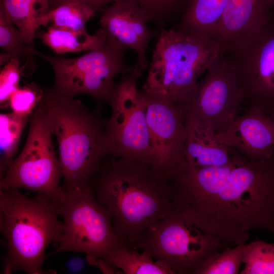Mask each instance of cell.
I'll use <instances>...</instances> for the list:
<instances>
[{
  "instance_id": "cell-28",
  "label": "cell",
  "mask_w": 274,
  "mask_h": 274,
  "mask_svg": "<svg viewBox=\"0 0 274 274\" xmlns=\"http://www.w3.org/2000/svg\"><path fill=\"white\" fill-rule=\"evenodd\" d=\"M160 31L179 13L182 15L187 0H135Z\"/></svg>"
},
{
  "instance_id": "cell-11",
  "label": "cell",
  "mask_w": 274,
  "mask_h": 274,
  "mask_svg": "<svg viewBox=\"0 0 274 274\" xmlns=\"http://www.w3.org/2000/svg\"><path fill=\"white\" fill-rule=\"evenodd\" d=\"M242 104L233 64L226 54L220 52L208 67L204 78L198 82L192 98L179 107L196 113L216 134L239 115Z\"/></svg>"
},
{
  "instance_id": "cell-18",
  "label": "cell",
  "mask_w": 274,
  "mask_h": 274,
  "mask_svg": "<svg viewBox=\"0 0 274 274\" xmlns=\"http://www.w3.org/2000/svg\"><path fill=\"white\" fill-rule=\"evenodd\" d=\"M185 37V33L176 27L159 31L143 90L167 95L180 60Z\"/></svg>"
},
{
  "instance_id": "cell-3",
  "label": "cell",
  "mask_w": 274,
  "mask_h": 274,
  "mask_svg": "<svg viewBox=\"0 0 274 274\" xmlns=\"http://www.w3.org/2000/svg\"><path fill=\"white\" fill-rule=\"evenodd\" d=\"M59 204L44 195L29 198L18 189H0V230L7 246L2 273L17 270L29 274L54 273L44 270L43 265L47 248L50 244L55 247L63 234Z\"/></svg>"
},
{
  "instance_id": "cell-35",
  "label": "cell",
  "mask_w": 274,
  "mask_h": 274,
  "mask_svg": "<svg viewBox=\"0 0 274 274\" xmlns=\"http://www.w3.org/2000/svg\"><path fill=\"white\" fill-rule=\"evenodd\" d=\"M273 14H274V9H273Z\"/></svg>"
},
{
  "instance_id": "cell-15",
  "label": "cell",
  "mask_w": 274,
  "mask_h": 274,
  "mask_svg": "<svg viewBox=\"0 0 274 274\" xmlns=\"http://www.w3.org/2000/svg\"><path fill=\"white\" fill-rule=\"evenodd\" d=\"M220 52V44L215 37L185 33L180 60L167 94L178 107L192 98L198 78Z\"/></svg>"
},
{
  "instance_id": "cell-20",
  "label": "cell",
  "mask_w": 274,
  "mask_h": 274,
  "mask_svg": "<svg viewBox=\"0 0 274 274\" xmlns=\"http://www.w3.org/2000/svg\"><path fill=\"white\" fill-rule=\"evenodd\" d=\"M46 31L40 34L42 43L57 54L99 49L105 43L107 35L100 28L94 35L86 30L73 31L53 27H47Z\"/></svg>"
},
{
  "instance_id": "cell-12",
  "label": "cell",
  "mask_w": 274,
  "mask_h": 274,
  "mask_svg": "<svg viewBox=\"0 0 274 274\" xmlns=\"http://www.w3.org/2000/svg\"><path fill=\"white\" fill-rule=\"evenodd\" d=\"M152 150L151 166L169 179L184 159L185 125L181 110L167 95L142 90Z\"/></svg>"
},
{
  "instance_id": "cell-13",
  "label": "cell",
  "mask_w": 274,
  "mask_h": 274,
  "mask_svg": "<svg viewBox=\"0 0 274 274\" xmlns=\"http://www.w3.org/2000/svg\"><path fill=\"white\" fill-rule=\"evenodd\" d=\"M150 22L148 15L135 0H116L104 9L99 20L106 32V43L125 52L129 49L136 52L135 65L141 73L149 65L148 45L159 33L148 27Z\"/></svg>"
},
{
  "instance_id": "cell-23",
  "label": "cell",
  "mask_w": 274,
  "mask_h": 274,
  "mask_svg": "<svg viewBox=\"0 0 274 274\" xmlns=\"http://www.w3.org/2000/svg\"><path fill=\"white\" fill-rule=\"evenodd\" d=\"M105 260L125 274H174L147 253L125 244L115 249Z\"/></svg>"
},
{
  "instance_id": "cell-26",
  "label": "cell",
  "mask_w": 274,
  "mask_h": 274,
  "mask_svg": "<svg viewBox=\"0 0 274 274\" xmlns=\"http://www.w3.org/2000/svg\"><path fill=\"white\" fill-rule=\"evenodd\" d=\"M240 274H274V242L256 239L245 245Z\"/></svg>"
},
{
  "instance_id": "cell-14",
  "label": "cell",
  "mask_w": 274,
  "mask_h": 274,
  "mask_svg": "<svg viewBox=\"0 0 274 274\" xmlns=\"http://www.w3.org/2000/svg\"><path fill=\"white\" fill-rule=\"evenodd\" d=\"M215 137L250 160L274 157V121L260 108L249 107Z\"/></svg>"
},
{
  "instance_id": "cell-21",
  "label": "cell",
  "mask_w": 274,
  "mask_h": 274,
  "mask_svg": "<svg viewBox=\"0 0 274 274\" xmlns=\"http://www.w3.org/2000/svg\"><path fill=\"white\" fill-rule=\"evenodd\" d=\"M50 0H0V10L23 33L34 49L33 39L39 19L49 12Z\"/></svg>"
},
{
  "instance_id": "cell-32",
  "label": "cell",
  "mask_w": 274,
  "mask_h": 274,
  "mask_svg": "<svg viewBox=\"0 0 274 274\" xmlns=\"http://www.w3.org/2000/svg\"><path fill=\"white\" fill-rule=\"evenodd\" d=\"M86 260L90 264L97 267L103 273H123L120 269L100 257L86 255Z\"/></svg>"
},
{
  "instance_id": "cell-31",
  "label": "cell",
  "mask_w": 274,
  "mask_h": 274,
  "mask_svg": "<svg viewBox=\"0 0 274 274\" xmlns=\"http://www.w3.org/2000/svg\"><path fill=\"white\" fill-rule=\"evenodd\" d=\"M116 0H50V8L53 9L67 3H79L92 8L96 12L104 11L108 4Z\"/></svg>"
},
{
  "instance_id": "cell-2",
  "label": "cell",
  "mask_w": 274,
  "mask_h": 274,
  "mask_svg": "<svg viewBox=\"0 0 274 274\" xmlns=\"http://www.w3.org/2000/svg\"><path fill=\"white\" fill-rule=\"evenodd\" d=\"M89 185L110 213L119 239L134 249L149 227L178 207L172 181L143 162L111 156Z\"/></svg>"
},
{
  "instance_id": "cell-17",
  "label": "cell",
  "mask_w": 274,
  "mask_h": 274,
  "mask_svg": "<svg viewBox=\"0 0 274 274\" xmlns=\"http://www.w3.org/2000/svg\"><path fill=\"white\" fill-rule=\"evenodd\" d=\"M185 129L184 159L197 166H220L230 164L232 158L228 147L219 143L215 133L194 112L180 109Z\"/></svg>"
},
{
  "instance_id": "cell-19",
  "label": "cell",
  "mask_w": 274,
  "mask_h": 274,
  "mask_svg": "<svg viewBox=\"0 0 274 274\" xmlns=\"http://www.w3.org/2000/svg\"><path fill=\"white\" fill-rule=\"evenodd\" d=\"M227 1L187 0L180 21L175 27L186 33L215 37Z\"/></svg>"
},
{
  "instance_id": "cell-34",
  "label": "cell",
  "mask_w": 274,
  "mask_h": 274,
  "mask_svg": "<svg viewBox=\"0 0 274 274\" xmlns=\"http://www.w3.org/2000/svg\"><path fill=\"white\" fill-rule=\"evenodd\" d=\"M268 112L274 121V107L269 110Z\"/></svg>"
},
{
  "instance_id": "cell-9",
  "label": "cell",
  "mask_w": 274,
  "mask_h": 274,
  "mask_svg": "<svg viewBox=\"0 0 274 274\" xmlns=\"http://www.w3.org/2000/svg\"><path fill=\"white\" fill-rule=\"evenodd\" d=\"M125 52L105 42L99 49L76 58L50 56L36 51L35 54L52 67L53 87L58 91L73 97L86 94L100 102H109L116 84L114 77L133 68L126 63Z\"/></svg>"
},
{
  "instance_id": "cell-29",
  "label": "cell",
  "mask_w": 274,
  "mask_h": 274,
  "mask_svg": "<svg viewBox=\"0 0 274 274\" xmlns=\"http://www.w3.org/2000/svg\"><path fill=\"white\" fill-rule=\"evenodd\" d=\"M43 91L34 83L19 87L11 95L8 107L18 115L29 117L41 100Z\"/></svg>"
},
{
  "instance_id": "cell-8",
  "label": "cell",
  "mask_w": 274,
  "mask_h": 274,
  "mask_svg": "<svg viewBox=\"0 0 274 274\" xmlns=\"http://www.w3.org/2000/svg\"><path fill=\"white\" fill-rule=\"evenodd\" d=\"M142 73L135 65L122 75L109 100L111 116L106 121L105 136L110 154L151 165L152 150L142 91L136 86Z\"/></svg>"
},
{
  "instance_id": "cell-10",
  "label": "cell",
  "mask_w": 274,
  "mask_h": 274,
  "mask_svg": "<svg viewBox=\"0 0 274 274\" xmlns=\"http://www.w3.org/2000/svg\"><path fill=\"white\" fill-rule=\"evenodd\" d=\"M223 53L235 68L243 104L268 112L274 107V14L261 30Z\"/></svg>"
},
{
  "instance_id": "cell-25",
  "label": "cell",
  "mask_w": 274,
  "mask_h": 274,
  "mask_svg": "<svg viewBox=\"0 0 274 274\" xmlns=\"http://www.w3.org/2000/svg\"><path fill=\"white\" fill-rule=\"evenodd\" d=\"M29 117L13 112L0 115V180L14 160L22 131Z\"/></svg>"
},
{
  "instance_id": "cell-22",
  "label": "cell",
  "mask_w": 274,
  "mask_h": 274,
  "mask_svg": "<svg viewBox=\"0 0 274 274\" xmlns=\"http://www.w3.org/2000/svg\"><path fill=\"white\" fill-rule=\"evenodd\" d=\"M0 47L4 52L1 53V65L11 60L20 63L22 75H30L35 70L33 56L36 50L28 44L23 33L9 20L5 13L0 10Z\"/></svg>"
},
{
  "instance_id": "cell-6",
  "label": "cell",
  "mask_w": 274,
  "mask_h": 274,
  "mask_svg": "<svg viewBox=\"0 0 274 274\" xmlns=\"http://www.w3.org/2000/svg\"><path fill=\"white\" fill-rule=\"evenodd\" d=\"M62 190L59 214L63 232L55 252H79L105 259L124 244L115 232L110 213L96 199L89 185Z\"/></svg>"
},
{
  "instance_id": "cell-1",
  "label": "cell",
  "mask_w": 274,
  "mask_h": 274,
  "mask_svg": "<svg viewBox=\"0 0 274 274\" xmlns=\"http://www.w3.org/2000/svg\"><path fill=\"white\" fill-rule=\"evenodd\" d=\"M234 165L220 191L187 214L226 247L245 243L250 231L274 235V157L250 160L229 148Z\"/></svg>"
},
{
  "instance_id": "cell-7",
  "label": "cell",
  "mask_w": 274,
  "mask_h": 274,
  "mask_svg": "<svg viewBox=\"0 0 274 274\" xmlns=\"http://www.w3.org/2000/svg\"><path fill=\"white\" fill-rule=\"evenodd\" d=\"M23 149L0 180V189H24L60 202L62 172L56 157L42 98L29 118Z\"/></svg>"
},
{
  "instance_id": "cell-5",
  "label": "cell",
  "mask_w": 274,
  "mask_h": 274,
  "mask_svg": "<svg viewBox=\"0 0 274 274\" xmlns=\"http://www.w3.org/2000/svg\"><path fill=\"white\" fill-rule=\"evenodd\" d=\"M226 248L177 207L146 230L135 249L174 274H194L208 257Z\"/></svg>"
},
{
  "instance_id": "cell-16",
  "label": "cell",
  "mask_w": 274,
  "mask_h": 274,
  "mask_svg": "<svg viewBox=\"0 0 274 274\" xmlns=\"http://www.w3.org/2000/svg\"><path fill=\"white\" fill-rule=\"evenodd\" d=\"M273 9L274 0H227L215 37L221 52L263 28Z\"/></svg>"
},
{
  "instance_id": "cell-24",
  "label": "cell",
  "mask_w": 274,
  "mask_h": 274,
  "mask_svg": "<svg viewBox=\"0 0 274 274\" xmlns=\"http://www.w3.org/2000/svg\"><path fill=\"white\" fill-rule=\"evenodd\" d=\"M96 12L82 3H67L55 8L41 17L38 21L41 26L53 27L73 31L86 30V24Z\"/></svg>"
},
{
  "instance_id": "cell-4",
  "label": "cell",
  "mask_w": 274,
  "mask_h": 274,
  "mask_svg": "<svg viewBox=\"0 0 274 274\" xmlns=\"http://www.w3.org/2000/svg\"><path fill=\"white\" fill-rule=\"evenodd\" d=\"M42 100L48 121L58 143L63 189L82 188L110 154L106 121L74 97L53 87L44 89Z\"/></svg>"
},
{
  "instance_id": "cell-30",
  "label": "cell",
  "mask_w": 274,
  "mask_h": 274,
  "mask_svg": "<svg viewBox=\"0 0 274 274\" xmlns=\"http://www.w3.org/2000/svg\"><path fill=\"white\" fill-rule=\"evenodd\" d=\"M20 62L11 60L5 63L0 73V105L1 108L8 107L9 99L19 87L22 71Z\"/></svg>"
},
{
  "instance_id": "cell-27",
  "label": "cell",
  "mask_w": 274,
  "mask_h": 274,
  "mask_svg": "<svg viewBox=\"0 0 274 274\" xmlns=\"http://www.w3.org/2000/svg\"><path fill=\"white\" fill-rule=\"evenodd\" d=\"M245 243L227 247L208 257L196 269L194 274L239 273L243 263Z\"/></svg>"
},
{
  "instance_id": "cell-33",
  "label": "cell",
  "mask_w": 274,
  "mask_h": 274,
  "mask_svg": "<svg viewBox=\"0 0 274 274\" xmlns=\"http://www.w3.org/2000/svg\"><path fill=\"white\" fill-rule=\"evenodd\" d=\"M68 265L71 270L79 271L82 268L83 263L81 259L74 258L70 261Z\"/></svg>"
}]
</instances>
